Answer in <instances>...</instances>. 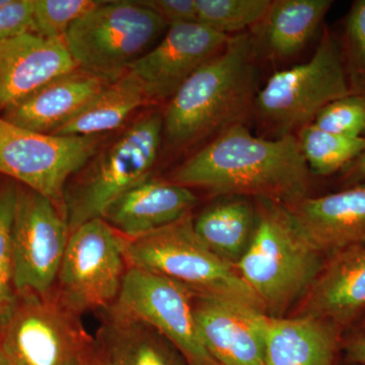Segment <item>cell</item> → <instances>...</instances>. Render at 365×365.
I'll list each match as a JSON object with an SVG mask.
<instances>
[{
  "label": "cell",
  "mask_w": 365,
  "mask_h": 365,
  "mask_svg": "<svg viewBox=\"0 0 365 365\" xmlns=\"http://www.w3.org/2000/svg\"><path fill=\"white\" fill-rule=\"evenodd\" d=\"M312 175L297 135L263 138L240 124L204 144L169 181L215 196H244L285 205L309 196Z\"/></svg>",
  "instance_id": "1"
},
{
  "label": "cell",
  "mask_w": 365,
  "mask_h": 365,
  "mask_svg": "<svg viewBox=\"0 0 365 365\" xmlns=\"http://www.w3.org/2000/svg\"><path fill=\"white\" fill-rule=\"evenodd\" d=\"M256 40L245 32L232 36L170 98L163 117V139L182 150L245 124L256 98Z\"/></svg>",
  "instance_id": "2"
},
{
  "label": "cell",
  "mask_w": 365,
  "mask_h": 365,
  "mask_svg": "<svg viewBox=\"0 0 365 365\" xmlns=\"http://www.w3.org/2000/svg\"><path fill=\"white\" fill-rule=\"evenodd\" d=\"M254 201L253 237L235 267L269 317H287L313 284L326 257L307 239L283 204Z\"/></svg>",
  "instance_id": "3"
},
{
  "label": "cell",
  "mask_w": 365,
  "mask_h": 365,
  "mask_svg": "<svg viewBox=\"0 0 365 365\" xmlns=\"http://www.w3.org/2000/svg\"><path fill=\"white\" fill-rule=\"evenodd\" d=\"M163 140V117L146 113L115 137L71 178L64 192V211L71 232L103 217L125 193L150 179Z\"/></svg>",
  "instance_id": "4"
},
{
  "label": "cell",
  "mask_w": 365,
  "mask_h": 365,
  "mask_svg": "<svg viewBox=\"0 0 365 365\" xmlns=\"http://www.w3.org/2000/svg\"><path fill=\"white\" fill-rule=\"evenodd\" d=\"M193 220L189 215L150 234L127 239L128 265L179 283L193 294L239 299L264 311L237 267L199 239Z\"/></svg>",
  "instance_id": "5"
},
{
  "label": "cell",
  "mask_w": 365,
  "mask_h": 365,
  "mask_svg": "<svg viewBox=\"0 0 365 365\" xmlns=\"http://www.w3.org/2000/svg\"><path fill=\"white\" fill-rule=\"evenodd\" d=\"M350 93L340 41L325 28L311 59L276 71L257 91L253 111L276 138L313 123L326 106Z\"/></svg>",
  "instance_id": "6"
},
{
  "label": "cell",
  "mask_w": 365,
  "mask_h": 365,
  "mask_svg": "<svg viewBox=\"0 0 365 365\" xmlns=\"http://www.w3.org/2000/svg\"><path fill=\"white\" fill-rule=\"evenodd\" d=\"M165 26L139 1H100L72 24L63 40L79 69L112 83L143 56Z\"/></svg>",
  "instance_id": "7"
},
{
  "label": "cell",
  "mask_w": 365,
  "mask_h": 365,
  "mask_svg": "<svg viewBox=\"0 0 365 365\" xmlns=\"http://www.w3.org/2000/svg\"><path fill=\"white\" fill-rule=\"evenodd\" d=\"M0 344L11 365H83L97 341L52 292L19 294Z\"/></svg>",
  "instance_id": "8"
},
{
  "label": "cell",
  "mask_w": 365,
  "mask_h": 365,
  "mask_svg": "<svg viewBox=\"0 0 365 365\" xmlns=\"http://www.w3.org/2000/svg\"><path fill=\"white\" fill-rule=\"evenodd\" d=\"M126 242L102 217L72 230L54 294L79 316L116 304L129 267Z\"/></svg>",
  "instance_id": "9"
},
{
  "label": "cell",
  "mask_w": 365,
  "mask_h": 365,
  "mask_svg": "<svg viewBox=\"0 0 365 365\" xmlns=\"http://www.w3.org/2000/svg\"><path fill=\"white\" fill-rule=\"evenodd\" d=\"M103 140L104 136L38 133L0 117V174L45 196L66 215L67 184L97 153Z\"/></svg>",
  "instance_id": "10"
},
{
  "label": "cell",
  "mask_w": 365,
  "mask_h": 365,
  "mask_svg": "<svg viewBox=\"0 0 365 365\" xmlns=\"http://www.w3.org/2000/svg\"><path fill=\"white\" fill-rule=\"evenodd\" d=\"M66 215L38 192L18 189L11 230L14 287L18 294L54 290L68 244Z\"/></svg>",
  "instance_id": "11"
},
{
  "label": "cell",
  "mask_w": 365,
  "mask_h": 365,
  "mask_svg": "<svg viewBox=\"0 0 365 365\" xmlns=\"http://www.w3.org/2000/svg\"><path fill=\"white\" fill-rule=\"evenodd\" d=\"M115 304L162 334L188 365H218L199 336L193 294L179 283L129 266Z\"/></svg>",
  "instance_id": "12"
},
{
  "label": "cell",
  "mask_w": 365,
  "mask_h": 365,
  "mask_svg": "<svg viewBox=\"0 0 365 365\" xmlns=\"http://www.w3.org/2000/svg\"><path fill=\"white\" fill-rule=\"evenodd\" d=\"M199 336L218 365H265L268 314L260 307L218 295L193 294Z\"/></svg>",
  "instance_id": "13"
},
{
  "label": "cell",
  "mask_w": 365,
  "mask_h": 365,
  "mask_svg": "<svg viewBox=\"0 0 365 365\" xmlns=\"http://www.w3.org/2000/svg\"><path fill=\"white\" fill-rule=\"evenodd\" d=\"M230 37L197 21L170 26L160 44L127 71L138 79L151 102L170 101L199 67L222 51Z\"/></svg>",
  "instance_id": "14"
},
{
  "label": "cell",
  "mask_w": 365,
  "mask_h": 365,
  "mask_svg": "<svg viewBox=\"0 0 365 365\" xmlns=\"http://www.w3.org/2000/svg\"><path fill=\"white\" fill-rule=\"evenodd\" d=\"M288 316H313L348 331L365 319V244L326 257L312 287Z\"/></svg>",
  "instance_id": "15"
},
{
  "label": "cell",
  "mask_w": 365,
  "mask_h": 365,
  "mask_svg": "<svg viewBox=\"0 0 365 365\" xmlns=\"http://www.w3.org/2000/svg\"><path fill=\"white\" fill-rule=\"evenodd\" d=\"M78 68L63 39L33 32L0 42V112Z\"/></svg>",
  "instance_id": "16"
},
{
  "label": "cell",
  "mask_w": 365,
  "mask_h": 365,
  "mask_svg": "<svg viewBox=\"0 0 365 365\" xmlns=\"http://www.w3.org/2000/svg\"><path fill=\"white\" fill-rule=\"evenodd\" d=\"M299 230L325 257L365 244V182L285 204Z\"/></svg>",
  "instance_id": "17"
},
{
  "label": "cell",
  "mask_w": 365,
  "mask_h": 365,
  "mask_svg": "<svg viewBox=\"0 0 365 365\" xmlns=\"http://www.w3.org/2000/svg\"><path fill=\"white\" fill-rule=\"evenodd\" d=\"M197 203L192 189L150 178L117 199L102 218L126 239H135L191 215Z\"/></svg>",
  "instance_id": "18"
},
{
  "label": "cell",
  "mask_w": 365,
  "mask_h": 365,
  "mask_svg": "<svg viewBox=\"0 0 365 365\" xmlns=\"http://www.w3.org/2000/svg\"><path fill=\"white\" fill-rule=\"evenodd\" d=\"M344 334L317 317L268 316L265 365H342Z\"/></svg>",
  "instance_id": "19"
},
{
  "label": "cell",
  "mask_w": 365,
  "mask_h": 365,
  "mask_svg": "<svg viewBox=\"0 0 365 365\" xmlns=\"http://www.w3.org/2000/svg\"><path fill=\"white\" fill-rule=\"evenodd\" d=\"M110 81L76 68L53 79L25 100L4 112L9 123L51 134L78 114Z\"/></svg>",
  "instance_id": "20"
},
{
  "label": "cell",
  "mask_w": 365,
  "mask_h": 365,
  "mask_svg": "<svg viewBox=\"0 0 365 365\" xmlns=\"http://www.w3.org/2000/svg\"><path fill=\"white\" fill-rule=\"evenodd\" d=\"M98 314L96 340L111 365H188L162 334L116 304Z\"/></svg>",
  "instance_id": "21"
},
{
  "label": "cell",
  "mask_w": 365,
  "mask_h": 365,
  "mask_svg": "<svg viewBox=\"0 0 365 365\" xmlns=\"http://www.w3.org/2000/svg\"><path fill=\"white\" fill-rule=\"evenodd\" d=\"M256 222L254 199L217 196L194 217L199 239L222 260L237 265L252 241Z\"/></svg>",
  "instance_id": "22"
},
{
  "label": "cell",
  "mask_w": 365,
  "mask_h": 365,
  "mask_svg": "<svg viewBox=\"0 0 365 365\" xmlns=\"http://www.w3.org/2000/svg\"><path fill=\"white\" fill-rule=\"evenodd\" d=\"M153 104L138 79L127 71L105 86L66 124L52 132L58 136H104L116 130L139 108Z\"/></svg>",
  "instance_id": "23"
},
{
  "label": "cell",
  "mask_w": 365,
  "mask_h": 365,
  "mask_svg": "<svg viewBox=\"0 0 365 365\" xmlns=\"http://www.w3.org/2000/svg\"><path fill=\"white\" fill-rule=\"evenodd\" d=\"M333 4L332 0H274L260 25L266 51L276 59L297 56L319 30Z\"/></svg>",
  "instance_id": "24"
},
{
  "label": "cell",
  "mask_w": 365,
  "mask_h": 365,
  "mask_svg": "<svg viewBox=\"0 0 365 365\" xmlns=\"http://www.w3.org/2000/svg\"><path fill=\"white\" fill-rule=\"evenodd\" d=\"M297 137L307 167L318 176L342 172L365 148V137L338 135L313 123L299 129Z\"/></svg>",
  "instance_id": "25"
},
{
  "label": "cell",
  "mask_w": 365,
  "mask_h": 365,
  "mask_svg": "<svg viewBox=\"0 0 365 365\" xmlns=\"http://www.w3.org/2000/svg\"><path fill=\"white\" fill-rule=\"evenodd\" d=\"M196 21L225 36L245 33L261 25L271 0H195Z\"/></svg>",
  "instance_id": "26"
},
{
  "label": "cell",
  "mask_w": 365,
  "mask_h": 365,
  "mask_svg": "<svg viewBox=\"0 0 365 365\" xmlns=\"http://www.w3.org/2000/svg\"><path fill=\"white\" fill-rule=\"evenodd\" d=\"M16 185L0 191V332L13 314L19 294L14 287L11 230L18 198Z\"/></svg>",
  "instance_id": "27"
},
{
  "label": "cell",
  "mask_w": 365,
  "mask_h": 365,
  "mask_svg": "<svg viewBox=\"0 0 365 365\" xmlns=\"http://www.w3.org/2000/svg\"><path fill=\"white\" fill-rule=\"evenodd\" d=\"M340 46L351 93L365 97V0L350 7Z\"/></svg>",
  "instance_id": "28"
},
{
  "label": "cell",
  "mask_w": 365,
  "mask_h": 365,
  "mask_svg": "<svg viewBox=\"0 0 365 365\" xmlns=\"http://www.w3.org/2000/svg\"><path fill=\"white\" fill-rule=\"evenodd\" d=\"M98 4L96 0H33V33L63 39L72 24Z\"/></svg>",
  "instance_id": "29"
},
{
  "label": "cell",
  "mask_w": 365,
  "mask_h": 365,
  "mask_svg": "<svg viewBox=\"0 0 365 365\" xmlns=\"http://www.w3.org/2000/svg\"><path fill=\"white\" fill-rule=\"evenodd\" d=\"M314 125L322 130L347 137H365V97L346 96L326 106Z\"/></svg>",
  "instance_id": "30"
},
{
  "label": "cell",
  "mask_w": 365,
  "mask_h": 365,
  "mask_svg": "<svg viewBox=\"0 0 365 365\" xmlns=\"http://www.w3.org/2000/svg\"><path fill=\"white\" fill-rule=\"evenodd\" d=\"M33 32V0H6L0 6V42Z\"/></svg>",
  "instance_id": "31"
},
{
  "label": "cell",
  "mask_w": 365,
  "mask_h": 365,
  "mask_svg": "<svg viewBox=\"0 0 365 365\" xmlns=\"http://www.w3.org/2000/svg\"><path fill=\"white\" fill-rule=\"evenodd\" d=\"M139 2L158 14L168 26L196 21L195 0H143Z\"/></svg>",
  "instance_id": "32"
},
{
  "label": "cell",
  "mask_w": 365,
  "mask_h": 365,
  "mask_svg": "<svg viewBox=\"0 0 365 365\" xmlns=\"http://www.w3.org/2000/svg\"><path fill=\"white\" fill-rule=\"evenodd\" d=\"M342 349L346 362L365 365V330L345 332Z\"/></svg>",
  "instance_id": "33"
},
{
  "label": "cell",
  "mask_w": 365,
  "mask_h": 365,
  "mask_svg": "<svg viewBox=\"0 0 365 365\" xmlns=\"http://www.w3.org/2000/svg\"><path fill=\"white\" fill-rule=\"evenodd\" d=\"M340 180L344 188L365 182V148L359 157L341 172Z\"/></svg>",
  "instance_id": "34"
},
{
  "label": "cell",
  "mask_w": 365,
  "mask_h": 365,
  "mask_svg": "<svg viewBox=\"0 0 365 365\" xmlns=\"http://www.w3.org/2000/svg\"><path fill=\"white\" fill-rule=\"evenodd\" d=\"M83 365H111V364H110L107 355L105 354V352L103 351L102 348L97 342V345L93 348V351L88 355Z\"/></svg>",
  "instance_id": "35"
},
{
  "label": "cell",
  "mask_w": 365,
  "mask_h": 365,
  "mask_svg": "<svg viewBox=\"0 0 365 365\" xmlns=\"http://www.w3.org/2000/svg\"><path fill=\"white\" fill-rule=\"evenodd\" d=\"M0 365H11L9 364V360L6 359V354H4L1 344H0Z\"/></svg>",
  "instance_id": "36"
},
{
  "label": "cell",
  "mask_w": 365,
  "mask_h": 365,
  "mask_svg": "<svg viewBox=\"0 0 365 365\" xmlns=\"http://www.w3.org/2000/svg\"><path fill=\"white\" fill-rule=\"evenodd\" d=\"M354 330H365V319L360 322L359 325Z\"/></svg>",
  "instance_id": "37"
},
{
  "label": "cell",
  "mask_w": 365,
  "mask_h": 365,
  "mask_svg": "<svg viewBox=\"0 0 365 365\" xmlns=\"http://www.w3.org/2000/svg\"><path fill=\"white\" fill-rule=\"evenodd\" d=\"M6 1V0H0V6H1V4H4Z\"/></svg>",
  "instance_id": "38"
},
{
  "label": "cell",
  "mask_w": 365,
  "mask_h": 365,
  "mask_svg": "<svg viewBox=\"0 0 365 365\" xmlns=\"http://www.w3.org/2000/svg\"><path fill=\"white\" fill-rule=\"evenodd\" d=\"M342 365H359V364H349V362H347V364H342Z\"/></svg>",
  "instance_id": "39"
}]
</instances>
